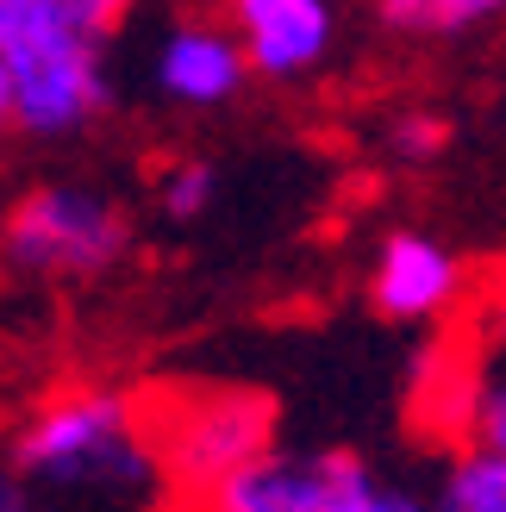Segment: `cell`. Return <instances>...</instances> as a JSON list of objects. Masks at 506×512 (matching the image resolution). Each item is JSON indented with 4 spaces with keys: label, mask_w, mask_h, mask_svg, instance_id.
<instances>
[{
    "label": "cell",
    "mask_w": 506,
    "mask_h": 512,
    "mask_svg": "<svg viewBox=\"0 0 506 512\" xmlns=\"http://www.w3.org/2000/svg\"><path fill=\"white\" fill-rule=\"evenodd\" d=\"M7 469L69 494H138L150 481H163L157 438H150L138 400L119 388H75L44 400L13 431Z\"/></svg>",
    "instance_id": "cell-1"
},
{
    "label": "cell",
    "mask_w": 506,
    "mask_h": 512,
    "mask_svg": "<svg viewBox=\"0 0 506 512\" xmlns=\"http://www.w3.org/2000/svg\"><path fill=\"white\" fill-rule=\"evenodd\" d=\"M0 69L13 88V132L75 138L113 107L100 44L63 0H0Z\"/></svg>",
    "instance_id": "cell-2"
},
{
    "label": "cell",
    "mask_w": 506,
    "mask_h": 512,
    "mask_svg": "<svg viewBox=\"0 0 506 512\" xmlns=\"http://www.w3.org/2000/svg\"><path fill=\"white\" fill-rule=\"evenodd\" d=\"M125 244H132V225L119 200L82 182L32 188L0 225V256L19 275H107Z\"/></svg>",
    "instance_id": "cell-3"
},
{
    "label": "cell",
    "mask_w": 506,
    "mask_h": 512,
    "mask_svg": "<svg viewBox=\"0 0 506 512\" xmlns=\"http://www.w3.org/2000/svg\"><path fill=\"white\" fill-rule=\"evenodd\" d=\"M150 438H157L163 481H175L182 494H207L219 475L244 469L250 456L275 444V400L250 388H207L188 406H175Z\"/></svg>",
    "instance_id": "cell-4"
},
{
    "label": "cell",
    "mask_w": 506,
    "mask_h": 512,
    "mask_svg": "<svg viewBox=\"0 0 506 512\" xmlns=\"http://www.w3.org/2000/svg\"><path fill=\"white\" fill-rule=\"evenodd\" d=\"M363 456L350 450H319V456H294V450H263L244 469L219 475L207 494H194L200 512H332L344 481L357 475Z\"/></svg>",
    "instance_id": "cell-5"
},
{
    "label": "cell",
    "mask_w": 506,
    "mask_h": 512,
    "mask_svg": "<svg viewBox=\"0 0 506 512\" xmlns=\"http://www.w3.org/2000/svg\"><path fill=\"white\" fill-rule=\"evenodd\" d=\"M225 13H232V38L244 63L269 82L307 75L338 32L332 0H225Z\"/></svg>",
    "instance_id": "cell-6"
},
{
    "label": "cell",
    "mask_w": 506,
    "mask_h": 512,
    "mask_svg": "<svg viewBox=\"0 0 506 512\" xmlns=\"http://www.w3.org/2000/svg\"><path fill=\"white\" fill-rule=\"evenodd\" d=\"M369 294L382 306V319H438L463 294V263L425 232H394L375 256Z\"/></svg>",
    "instance_id": "cell-7"
},
{
    "label": "cell",
    "mask_w": 506,
    "mask_h": 512,
    "mask_svg": "<svg viewBox=\"0 0 506 512\" xmlns=\"http://www.w3.org/2000/svg\"><path fill=\"white\" fill-rule=\"evenodd\" d=\"M244 50L225 25H175L157 57V88L182 107H225L244 88Z\"/></svg>",
    "instance_id": "cell-8"
},
{
    "label": "cell",
    "mask_w": 506,
    "mask_h": 512,
    "mask_svg": "<svg viewBox=\"0 0 506 512\" xmlns=\"http://www.w3.org/2000/svg\"><path fill=\"white\" fill-rule=\"evenodd\" d=\"M438 512H506V456L482 444L463 450L438 488Z\"/></svg>",
    "instance_id": "cell-9"
},
{
    "label": "cell",
    "mask_w": 506,
    "mask_h": 512,
    "mask_svg": "<svg viewBox=\"0 0 506 512\" xmlns=\"http://www.w3.org/2000/svg\"><path fill=\"white\" fill-rule=\"evenodd\" d=\"M506 13V0H382V25L394 32H425V38H450V32H475Z\"/></svg>",
    "instance_id": "cell-10"
},
{
    "label": "cell",
    "mask_w": 506,
    "mask_h": 512,
    "mask_svg": "<svg viewBox=\"0 0 506 512\" xmlns=\"http://www.w3.org/2000/svg\"><path fill=\"white\" fill-rule=\"evenodd\" d=\"M213 194H219L213 163L182 157V163H169V169H163V213H169V219H200V213L213 207Z\"/></svg>",
    "instance_id": "cell-11"
},
{
    "label": "cell",
    "mask_w": 506,
    "mask_h": 512,
    "mask_svg": "<svg viewBox=\"0 0 506 512\" xmlns=\"http://www.w3.org/2000/svg\"><path fill=\"white\" fill-rule=\"evenodd\" d=\"M332 512H432L425 500H413L407 488H388V481H375L369 463H357V475L344 481V494Z\"/></svg>",
    "instance_id": "cell-12"
},
{
    "label": "cell",
    "mask_w": 506,
    "mask_h": 512,
    "mask_svg": "<svg viewBox=\"0 0 506 512\" xmlns=\"http://www.w3.org/2000/svg\"><path fill=\"white\" fill-rule=\"evenodd\" d=\"M469 425H475V444H482V450H500L506 456V375L488 381V388H475Z\"/></svg>",
    "instance_id": "cell-13"
},
{
    "label": "cell",
    "mask_w": 506,
    "mask_h": 512,
    "mask_svg": "<svg viewBox=\"0 0 506 512\" xmlns=\"http://www.w3.org/2000/svg\"><path fill=\"white\" fill-rule=\"evenodd\" d=\"M444 138H450L444 119H432V113H407V119L394 125V150H400L407 163H432L438 150H444Z\"/></svg>",
    "instance_id": "cell-14"
},
{
    "label": "cell",
    "mask_w": 506,
    "mask_h": 512,
    "mask_svg": "<svg viewBox=\"0 0 506 512\" xmlns=\"http://www.w3.org/2000/svg\"><path fill=\"white\" fill-rule=\"evenodd\" d=\"M63 7H69V19L82 25V32H88L94 44H107V38L119 32V25L132 19V7H138V0H63Z\"/></svg>",
    "instance_id": "cell-15"
},
{
    "label": "cell",
    "mask_w": 506,
    "mask_h": 512,
    "mask_svg": "<svg viewBox=\"0 0 506 512\" xmlns=\"http://www.w3.org/2000/svg\"><path fill=\"white\" fill-rule=\"evenodd\" d=\"M482 319H488V338L506 344V269H494L488 294H482Z\"/></svg>",
    "instance_id": "cell-16"
},
{
    "label": "cell",
    "mask_w": 506,
    "mask_h": 512,
    "mask_svg": "<svg viewBox=\"0 0 506 512\" xmlns=\"http://www.w3.org/2000/svg\"><path fill=\"white\" fill-rule=\"evenodd\" d=\"M0 512H38V506H32V488H25L19 469H0Z\"/></svg>",
    "instance_id": "cell-17"
},
{
    "label": "cell",
    "mask_w": 506,
    "mask_h": 512,
    "mask_svg": "<svg viewBox=\"0 0 506 512\" xmlns=\"http://www.w3.org/2000/svg\"><path fill=\"white\" fill-rule=\"evenodd\" d=\"M13 132V88H7V69H0V138Z\"/></svg>",
    "instance_id": "cell-18"
}]
</instances>
